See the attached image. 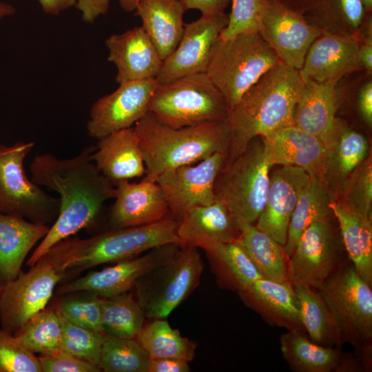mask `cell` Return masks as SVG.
Returning <instances> with one entry per match:
<instances>
[{
  "label": "cell",
  "mask_w": 372,
  "mask_h": 372,
  "mask_svg": "<svg viewBox=\"0 0 372 372\" xmlns=\"http://www.w3.org/2000/svg\"><path fill=\"white\" fill-rule=\"evenodd\" d=\"M95 149L94 145L85 147L70 158H59L45 152L32 159L31 180L59 194L60 210L27 266L34 265L58 242L93 225L102 214L105 203L115 198L113 183L91 158Z\"/></svg>",
  "instance_id": "6da1fadb"
},
{
  "label": "cell",
  "mask_w": 372,
  "mask_h": 372,
  "mask_svg": "<svg viewBox=\"0 0 372 372\" xmlns=\"http://www.w3.org/2000/svg\"><path fill=\"white\" fill-rule=\"evenodd\" d=\"M303 84L298 70L280 62L245 92L225 119L229 145L224 165L240 155L254 138L293 125Z\"/></svg>",
  "instance_id": "7a4b0ae2"
},
{
  "label": "cell",
  "mask_w": 372,
  "mask_h": 372,
  "mask_svg": "<svg viewBox=\"0 0 372 372\" xmlns=\"http://www.w3.org/2000/svg\"><path fill=\"white\" fill-rule=\"evenodd\" d=\"M178 225L176 220L167 218L149 225L110 229L85 239L67 238L42 257L68 279L99 265L132 258L161 245H181Z\"/></svg>",
  "instance_id": "3957f363"
},
{
  "label": "cell",
  "mask_w": 372,
  "mask_h": 372,
  "mask_svg": "<svg viewBox=\"0 0 372 372\" xmlns=\"http://www.w3.org/2000/svg\"><path fill=\"white\" fill-rule=\"evenodd\" d=\"M134 128L145 163V178L155 181L167 171L197 163L218 152L227 154L229 145L225 121L173 128L148 112Z\"/></svg>",
  "instance_id": "277c9868"
},
{
  "label": "cell",
  "mask_w": 372,
  "mask_h": 372,
  "mask_svg": "<svg viewBox=\"0 0 372 372\" xmlns=\"http://www.w3.org/2000/svg\"><path fill=\"white\" fill-rule=\"evenodd\" d=\"M279 63L276 53L259 32H244L228 39L218 37L210 51L206 74L229 111L251 85Z\"/></svg>",
  "instance_id": "5b68a950"
},
{
  "label": "cell",
  "mask_w": 372,
  "mask_h": 372,
  "mask_svg": "<svg viewBox=\"0 0 372 372\" xmlns=\"http://www.w3.org/2000/svg\"><path fill=\"white\" fill-rule=\"evenodd\" d=\"M272 166L262 141L256 137L218 173L214 194L227 207L240 231L259 218L265 205Z\"/></svg>",
  "instance_id": "8992f818"
},
{
  "label": "cell",
  "mask_w": 372,
  "mask_h": 372,
  "mask_svg": "<svg viewBox=\"0 0 372 372\" xmlns=\"http://www.w3.org/2000/svg\"><path fill=\"white\" fill-rule=\"evenodd\" d=\"M148 112L163 124L180 128L225 121L229 110L223 95L202 72L158 84Z\"/></svg>",
  "instance_id": "52a82bcc"
},
{
  "label": "cell",
  "mask_w": 372,
  "mask_h": 372,
  "mask_svg": "<svg viewBox=\"0 0 372 372\" xmlns=\"http://www.w3.org/2000/svg\"><path fill=\"white\" fill-rule=\"evenodd\" d=\"M203 267L197 247L182 245L168 260L141 276L134 288L145 317L166 319L197 287Z\"/></svg>",
  "instance_id": "ba28073f"
},
{
  "label": "cell",
  "mask_w": 372,
  "mask_h": 372,
  "mask_svg": "<svg viewBox=\"0 0 372 372\" xmlns=\"http://www.w3.org/2000/svg\"><path fill=\"white\" fill-rule=\"evenodd\" d=\"M34 145L32 141L0 145V213L48 225L58 217L60 199L49 195L25 174L23 162Z\"/></svg>",
  "instance_id": "9c48e42d"
},
{
  "label": "cell",
  "mask_w": 372,
  "mask_h": 372,
  "mask_svg": "<svg viewBox=\"0 0 372 372\" xmlns=\"http://www.w3.org/2000/svg\"><path fill=\"white\" fill-rule=\"evenodd\" d=\"M318 289L340 333L353 341L371 338L372 291L354 267L329 277Z\"/></svg>",
  "instance_id": "30bf717a"
},
{
  "label": "cell",
  "mask_w": 372,
  "mask_h": 372,
  "mask_svg": "<svg viewBox=\"0 0 372 372\" xmlns=\"http://www.w3.org/2000/svg\"><path fill=\"white\" fill-rule=\"evenodd\" d=\"M64 276L41 257L26 273L6 285L0 296L1 329L14 334L25 322L47 307Z\"/></svg>",
  "instance_id": "8fae6325"
},
{
  "label": "cell",
  "mask_w": 372,
  "mask_h": 372,
  "mask_svg": "<svg viewBox=\"0 0 372 372\" xmlns=\"http://www.w3.org/2000/svg\"><path fill=\"white\" fill-rule=\"evenodd\" d=\"M227 156L226 152H218L197 164L183 165L157 177L172 218L179 222L193 207L209 205L216 199L214 183Z\"/></svg>",
  "instance_id": "7c38bea8"
},
{
  "label": "cell",
  "mask_w": 372,
  "mask_h": 372,
  "mask_svg": "<svg viewBox=\"0 0 372 372\" xmlns=\"http://www.w3.org/2000/svg\"><path fill=\"white\" fill-rule=\"evenodd\" d=\"M337 238L331 218L312 223L300 237L289 258L287 276L291 285L318 288L338 259Z\"/></svg>",
  "instance_id": "4fadbf2b"
},
{
  "label": "cell",
  "mask_w": 372,
  "mask_h": 372,
  "mask_svg": "<svg viewBox=\"0 0 372 372\" xmlns=\"http://www.w3.org/2000/svg\"><path fill=\"white\" fill-rule=\"evenodd\" d=\"M112 93L92 106L87 123L88 135L99 139L113 132L132 127L148 112L151 97L158 85L156 79L119 83Z\"/></svg>",
  "instance_id": "5bb4252c"
},
{
  "label": "cell",
  "mask_w": 372,
  "mask_h": 372,
  "mask_svg": "<svg viewBox=\"0 0 372 372\" xmlns=\"http://www.w3.org/2000/svg\"><path fill=\"white\" fill-rule=\"evenodd\" d=\"M319 30L302 14L269 0L258 32L281 63L299 71L310 46L321 34Z\"/></svg>",
  "instance_id": "9a60e30c"
},
{
  "label": "cell",
  "mask_w": 372,
  "mask_h": 372,
  "mask_svg": "<svg viewBox=\"0 0 372 372\" xmlns=\"http://www.w3.org/2000/svg\"><path fill=\"white\" fill-rule=\"evenodd\" d=\"M180 246L176 243L161 245L145 255L118 262L100 271H90L60 285L56 296L87 291L105 298L127 292L141 276L171 258Z\"/></svg>",
  "instance_id": "2e32d148"
},
{
  "label": "cell",
  "mask_w": 372,
  "mask_h": 372,
  "mask_svg": "<svg viewBox=\"0 0 372 372\" xmlns=\"http://www.w3.org/2000/svg\"><path fill=\"white\" fill-rule=\"evenodd\" d=\"M227 23L228 15L223 12L214 16L202 15L198 19L185 24L178 46L163 61L155 78L158 84L206 72L211 47Z\"/></svg>",
  "instance_id": "e0dca14e"
},
{
  "label": "cell",
  "mask_w": 372,
  "mask_h": 372,
  "mask_svg": "<svg viewBox=\"0 0 372 372\" xmlns=\"http://www.w3.org/2000/svg\"><path fill=\"white\" fill-rule=\"evenodd\" d=\"M115 183V201L108 218L110 229L149 225L169 218L167 201L156 181L144 177L138 183L121 180Z\"/></svg>",
  "instance_id": "ac0fdd59"
},
{
  "label": "cell",
  "mask_w": 372,
  "mask_h": 372,
  "mask_svg": "<svg viewBox=\"0 0 372 372\" xmlns=\"http://www.w3.org/2000/svg\"><path fill=\"white\" fill-rule=\"evenodd\" d=\"M311 176L303 168L282 165L269 177L265 207L256 227L285 246L290 219Z\"/></svg>",
  "instance_id": "d6986e66"
},
{
  "label": "cell",
  "mask_w": 372,
  "mask_h": 372,
  "mask_svg": "<svg viewBox=\"0 0 372 372\" xmlns=\"http://www.w3.org/2000/svg\"><path fill=\"white\" fill-rule=\"evenodd\" d=\"M359 41L352 36L324 32L313 41L299 70L304 81H338L344 74L360 68Z\"/></svg>",
  "instance_id": "ffe728a7"
},
{
  "label": "cell",
  "mask_w": 372,
  "mask_h": 372,
  "mask_svg": "<svg viewBox=\"0 0 372 372\" xmlns=\"http://www.w3.org/2000/svg\"><path fill=\"white\" fill-rule=\"evenodd\" d=\"M107 60L117 68L116 81L121 83L156 78L163 61L142 26L122 34H114L105 41Z\"/></svg>",
  "instance_id": "44dd1931"
},
{
  "label": "cell",
  "mask_w": 372,
  "mask_h": 372,
  "mask_svg": "<svg viewBox=\"0 0 372 372\" xmlns=\"http://www.w3.org/2000/svg\"><path fill=\"white\" fill-rule=\"evenodd\" d=\"M262 138L272 165L297 166L322 178L328 146L318 137L291 125Z\"/></svg>",
  "instance_id": "7402d4cb"
},
{
  "label": "cell",
  "mask_w": 372,
  "mask_h": 372,
  "mask_svg": "<svg viewBox=\"0 0 372 372\" xmlns=\"http://www.w3.org/2000/svg\"><path fill=\"white\" fill-rule=\"evenodd\" d=\"M296 105L293 123L323 141L329 147L342 122L335 117V86L338 81H303Z\"/></svg>",
  "instance_id": "603a6c76"
},
{
  "label": "cell",
  "mask_w": 372,
  "mask_h": 372,
  "mask_svg": "<svg viewBox=\"0 0 372 372\" xmlns=\"http://www.w3.org/2000/svg\"><path fill=\"white\" fill-rule=\"evenodd\" d=\"M91 158L112 183L145 174V166L134 127L113 132L99 139Z\"/></svg>",
  "instance_id": "cb8c5ba5"
},
{
  "label": "cell",
  "mask_w": 372,
  "mask_h": 372,
  "mask_svg": "<svg viewBox=\"0 0 372 372\" xmlns=\"http://www.w3.org/2000/svg\"><path fill=\"white\" fill-rule=\"evenodd\" d=\"M181 245L205 249L211 245L234 242L240 230L227 207L217 198L211 204L193 207L178 222Z\"/></svg>",
  "instance_id": "d4e9b609"
},
{
  "label": "cell",
  "mask_w": 372,
  "mask_h": 372,
  "mask_svg": "<svg viewBox=\"0 0 372 372\" xmlns=\"http://www.w3.org/2000/svg\"><path fill=\"white\" fill-rule=\"evenodd\" d=\"M50 227L20 216L0 213L1 288L17 278L26 256Z\"/></svg>",
  "instance_id": "484cf974"
},
{
  "label": "cell",
  "mask_w": 372,
  "mask_h": 372,
  "mask_svg": "<svg viewBox=\"0 0 372 372\" xmlns=\"http://www.w3.org/2000/svg\"><path fill=\"white\" fill-rule=\"evenodd\" d=\"M135 15L157 49L163 61L178 46L185 24V9L180 0H140Z\"/></svg>",
  "instance_id": "4316f807"
},
{
  "label": "cell",
  "mask_w": 372,
  "mask_h": 372,
  "mask_svg": "<svg viewBox=\"0 0 372 372\" xmlns=\"http://www.w3.org/2000/svg\"><path fill=\"white\" fill-rule=\"evenodd\" d=\"M330 207L338 221L345 248L356 272L371 287V218L352 210L340 200H333Z\"/></svg>",
  "instance_id": "83f0119b"
},
{
  "label": "cell",
  "mask_w": 372,
  "mask_h": 372,
  "mask_svg": "<svg viewBox=\"0 0 372 372\" xmlns=\"http://www.w3.org/2000/svg\"><path fill=\"white\" fill-rule=\"evenodd\" d=\"M333 200L331 191L319 176H311L303 189L292 213L284 246L289 259L304 230L313 222L329 219L333 215L330 203Z\"/></svg>",
  "instance_id": "f1b7e54d"
},
{
  "label": "cell",
  "mask_w": 372,
  "mask_h": 372,
  "mask_svg": "<svg viewBox=\"0 0 372 372\" xmlns=\"http://www.w3.org/2000/svg\"><path fill=\"white\" fill-rule=\"evenodd\" d=\"M368 152L366 138L341 123L328 147L322 178L329 187L340 191L352 172L369 156Z\"/></svg>",
  "instance_id": "f546056e"
},
{
  "label": "cell",
  "mask_w": 372,
  "mask_h": 372,
  "mask_svg": "<svg viewBox=\"0 0 372 372\" xmlns=\"http://www.w3.org/2000/svg\"><path fill=\"white\" fill-rule=\"evenodd\" d=\"M234 242L247 255L262 278L289 282L284 246L253 225L242 229Z\"/></svg>",
  "instance_id": "4dcf8cb0"
},
{
  "label": "cell",
  "mask_w": 372,
  "mask_h": 372,
  "mask_svg": "<svg viewBox=\"0 0 372 372\" xmlns=\"http://www.w3.org/2000/svg\"><path fill=\"white\" fill-rule=\"evenodd\" d=\"M240 292L249 302L281 322L301 324L298 300L290 282L260 278Z\"/></svg>",
  "instance_id": "1f68e13d"
},
{
  "label": "cell",
  "mask_w": 372,
  "mask_h": 372,
  "mask_svg": "<svg viewBox=\"0 0 372 372\" xmlns=\"http://www.w3.org/2000/svg\"><path fill=\"white\" fill-rule=\"evenodd\" d=\"M150 359L170 358L192 361L197 343L183 337L166 319H154L143 325L136 338Z\"/></svg>",
  "instance_id": "d6a6232c"
},
{
  "label": "cell",
  "mask_w": 372,
  "mask_h": 372,
  "mask_svg": "<svg viewBox=\"0 0 372 372\" xmlns=\"http://www.w3.org/2000/svg\"><path fill=\"white\" fill-rule=\"evenodd\" d=\"M13 335L33 353L52 355L61 351L62 325L52 304L30 318Z\"/></svg>",
  "instance_id": "836d02e7"
},
{
  "label": "cell",
  "mask_w": 372,
  "mask_h": 372,
  "mask_svg": "<svg viewBox=\"0 0 372 372\" xmlns=\"http://www.w3.org/2000/svg\"><path fill=\"white\" fill-rule=\"evenodd\" d=\"M103 333L125 339H136L146 318L140 305L127 292L100 297Z\"/></svg>",
  "instance_id": "e575fe53"
},
{
  "label": "cell",
  "mask_w": 372,
  "mask_h": 372,
  "mask_svg": "<svg viewBox=\"0 0 372 372\" xmlns=\"http://www.w3.org/2000/svg\"><path fill=\"white\" fill-rule=\"evenodd\" d=\"M284 358L293 369L303 372H327L339 362L337 351L310 342L296 330L280 337Z\"/></svg>",
  "instance_id": "d590c367"
},
{
  "label": "cell",
  "mask_w": 372,
  "mask_h": 372,
  "mask_svg": "<svg viewBox=\"0 0 372 372\" xmlns=\"http://www.w3.org/2000/svg\"><path fill=\"white\" fill-rule=\"evenodd\" d=\"M294 290L299 303L301 324L311 339L324 344L335 338L340 330L320 293L314 292L307 287H296Z\"/></svg>",
  "instance_id": "8d00e7d4"
},
{
  "label": "cell",
  "mask_w": 372,
  "mask_h": 372,
  "mask_svg": "<svg viewBox=\"0 0 372 372\" xmlns=\"http://www.w3.org/2000/svg\"><path fill=\"white\" fill-rule=\"evenodd\" d=\"M149 360L136 339L105 334L98 366L105 372H147Z\"/></svg>",
  "instance_id": "74e56055"
},
{
  "label": "cell",
  "mask_w": 372,
  "mask_h": 372,
  "mask_svg": "<svg viewBox=\"0 0 372 372\" xmlns=\"http://www.w3.org/2000/svg\"><path fill=\"white\" fill-rule=\"evenodd\" d=\"M309 10L311 20L322 27L352 37L369 15L362 0H318Z\"/></svg>",
  "instance_id": "f35d334b"
},
{
  "label": "cell",
  "mask_w": 372,
  "mask_h": 372,
  "mask_svg": "<svg viewBox=\"0 0 372 372\" xmlns=\"http://www.w3.org/2000/svg\"><path fill=\"white\" fill-rule=\"evenodd\" d=\"M204 250L212 265L227 273L240 291L262 278L249 258L234 241L213 244Z\"/></svg>",
  "instance_id": "ab89813d"
},
{
  "label": "cell",
  "mask_w": 372,
  "mask_h": 372,
  "mask_svg": "<svg viewBox=\"0 0 372 372\" xmlns=\"http://www.w3.org/2000/svg\"><path fill=\"white\" fill-rule=\"evenodd\" d=\"M52 304L68 320L78 326L103 332L101 298L87 291L62 295Z\"/></svg>",
  "instance_id": "60d3db41"
},
{
  "label": "cell",
  "mask_w": 372,
  "mask_h": 372,
  "mask_svg": "<svg viewBox=\"0 0 372 372\" xmlns=\"http://www.w3.org/2000/svg\"><path fill=\"white\" fill-rule=\"evenodd\" d=\"M59 314L63 329L61 351L98 366L105 333L78 326Z\"/></svg>",
  "instance_id": "b9f144b4"
},
{
  "label": "cell",
  "mask_w": 372,
  "mask_h": 372,
  "mask_svg": "<svg viewBox=\"0 0 372 372\" xmlns=\"http://www.w3.org/2000/svg\"><path fill=\"white\" fill-rule=\"evenodd\" d=\"M342 201L352 210L371 218L372 161L370 154L341 187Z\"/></svg>",
  "instance_id": "7bdbcfd3"
},
{
  "label": "cell",
  "mask_w": 372,
  "mask_h": 372,
  "mask_svg": "<svg viewBox=\"0 0 372 372\" xmlns=\"http://www.w3.org/2000/svg\"><path fill=\"white\" fill-rule=\"evenodd\" d=\"M228 23L219 37L228 39L244 32H258L269 0H230Z\"/></svg>",
  "instance_id": "ee69618b"
},
{
  "label": "cell",
  "mask_w": 372,
  "mask_h": 372,
  "mask_svg": "<svg viewBox=\"0 0 372 372\" xmlns=\"http://www.w3.org/2000/svg\"><path fill=\"white\" fill-rule=\"evenodd\" d=\"M0 372H41L38 357L3 329L0 330Z\"/></svg>",
  "instance_id": "f6af8a7d"
},
{
  "label": "cell",
  "mask_w": 372,
  "mask_h": 372,
  "mask_svg": "<svg viewBox=\"0 0 372 372\" xmlns=\"http://www.w3.org/2000/svg\"><path fill=\"white\" fill-rule=\"evenodd\" d=\"M38 359L41 372L101 371L97 366L62 351L52 355H41Z\"/></svg>",
  "instance_id": "bcb514c9"
},
{
  "label": "cell",
  "mask_w": 372,
  "mask_h": 372,
  "mask_svg": "<svg viewBox=\"0 0 372 372\" xmlns=\"http://www.w3.org/2000/svg\"><path fill=\"white\" fill-rule=\"evenodd\" d=\"M110 3V0H77L76 6L81 12L82 19L92 23L107 12Z\"/></svg>",
  "instance_id": "7dc6e473"
},
{
  "label": "cell",
  "mask_w": 372,
  "mask_h": 372,
  "mask_svg": "<svg viewBox=\"0 0 372 372\" xmlns=\"http://www.w3.org/2000/svg\"><path fill=\"white\" fill-rule=\"evenodd\" d=\"M185 10H198L203 16H214L224 12L230 0H180Z\"/></svg>",
  "instance_id": "c3c4849f"
},
{
  "label": "cell",
  "mask_w": 372,
  "mask_h": 372,
  "mask_svg": "<svg viewBox=\"0 0 372 372\" xmlns=\"http://www.w3.org/2000/svg\"><path fill=\"white\" fill-rule=\"evenodd\" d=\"M190 371L191 369L186 361L158 358L150 359L147 372H189Z\"/></svg>",
  "instance_id": "681fc988"
},
{
  "label": "cell",
  "mask_w": 372,
  "mask_h": 372,
  "mask_svg": "<svg viewBox=\"0 0 372 372\" xmlns=\"http://www.w3.org/2000/svg\"><path fill=\"white\" fill-rule=\"evenodd\" d=\"M358 106L364 121L369 126L372 124V83H366L361 88L358 97Z\"/></svg>",
  "instance_id": "f907efd6"
},
{
  "label": "cell",
  "mask_w": 372,
  "mask_h": 372,
  "mask_svg": "<svg viewBox=\"0 0 372 372\" xmlns=\"http://www.w3.org/2000/svg\"><path fill=\"white\" fill-rule=\"evenodd\" d=\"M45 14L57 15L62 11L76 6L77 0H38Z\"/></svg>",
  "instance_id": "816d5d0a"
},
{
  "label": "cell",
  "mask_w": 372,
  "mask_h": 372,
  "mask_svg": "<svg viewBox=\"0 0 372 372\" xmlns=\"http://www.w3.org/2000/svg\"><path fill=\"white\" fill-rule=\"evenodd\" d=\"M358 60L360 68L369 71L372 70V43L368 39L364 44H360L358 52Z\"/></svg>",
  "instance_id": "f5cc1de1"
},
{
  "label": "cell",
  "mask_w": 372,
  "mask_h": 372,
  "mask_svg": "<svg viewBox=\"0 0 372 372\" xmlns=\"http://www.w3.org/2000/svg\"><path fill=\"white\" fill-rule=\"evenodd\" d=\"M283 6L302 14L304 10L313 8L318 0H273Z\"/></svg>",
  "instance_id": "db71d44e"
},
{
  "label": "cell",
  "mask_w": 372,
  "mask_h": 372,
  "mask_svg": "<svg viewBox=\"0 0 372 372\" xmlns=\"http://www.w3.org/2000/svg\"><path fill=\"white\" fill-rule=\"evenodd\" d=\"M15 12V8L12 5L6 2L0 1V20L14 14Z\"/></svg>",
  "instance_id": "11a10c76"
},
{
  "label": "cell",
  "mask_w": 372,
  "mask_h": 372,
  "mask_svg": "<svg viewBox=\"0 0 372 372\" xmlns=\"http://www.w3.org/2000/svg\"><path fill=\"white\" fill-rule=\"evenodd\" d=\"M140 0H118L121 8L128 12L136 10L137 4Z\"/></svg>",
  "instance_id": "9f6ffc18"
},
{
  "label": "cell",
  "mask_w": 372,
  "mask_h": 372,
  "mask_svg": "<svg viewBox=\"0 0 372 372\" xmlns=\"http://www.w3.org/2000/svg\"><path fill=\"white\" fill-rule=\"evenodd\" d=\"M366 12L369 14L372 9V0H362Z\"/></svg>",
  "instance_id": "6f0895ef"
},
{
  "label": "cell",
  "mask_w": 372,
  "mask_h": 372,
  "mask_svg": "<svg viewBox=\"0 0 372 372\" xmlns=\"http://www.w3.org/2000/svg\"><path fill=\"white\" fill-rule=\"evenodd\" d=\"M2 289H3V288L0 287V296H1V292H2Z\"/></svg>",
  "instance_id": "680465c9"
},
{
  "label": "cell",
  "mask_w": 372,
  "mask_h": 372,
  "mask_svg": "<svg viewBox=\"0 0 372 372\" xmlns=\"http://www.w3.org/2000/svg\"><path fill=\"white\" fill-rule=\"evenodd\" d=\"M8 1H12V0H8Z\"/></svg>",
  "instance_id": "91938a15"
}]
</instances>
